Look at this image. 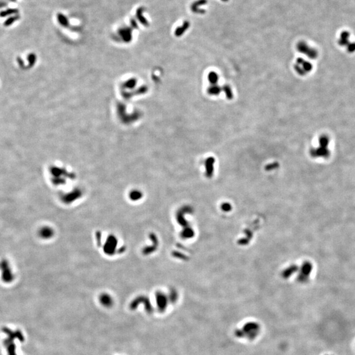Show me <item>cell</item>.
Listing matches in <instances>:
<instances>
[{
    "label": "cell",
    "instance_id": "cell-1",
    "mask_svg": "<svg viewBox=\"0 0 355 355\" xmlns=\"http://www.w3.org/2000/svg\"><path fill=\"white\" fill-rule=\"evenodd\" d=\"M339 46L345 47L348 52L355 51V40L350 30L343 29L341 30L338 36Z\"/></svg>",
    "mask_w": 355,
    "mask_h": 355
},
{
    "label": "cell",
    "instance_id": "cell-2",
    "mask_svg": "<svg viewBox=\"0 0 355 355\" xmlns=\"http://www.w3.org/2000/svg\"><path fill=\"white\" fill-rule=\"evenodd\" d=\"M298 47L299 51L308 55L309 57L312 58H314L317 56V50L314 47L310 46L307 42L301 41V43H299Z\"/></svg>",
    "mask_w": 355,
    "mask_h": 355
}]
</instances>
